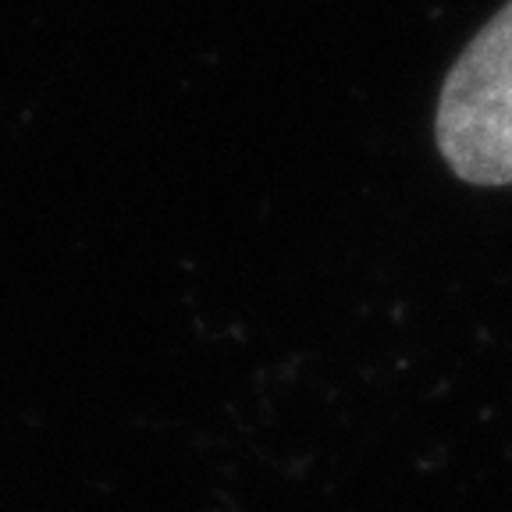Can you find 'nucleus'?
<instances>
[{"label": "nucleus", "instance_id": "obj_1", "mask_svg": "<svg viewBox=\"0 0 512 512\" xmlns=\"http://www.w3.org/2000/svg\"><path fill=\"white\" fill-rule=\"evenodd\" d=\"M434 136L470 185H512V0L456 57L438 100Z\"/></svg>", "mask_w": 512, "mask_h": 512}]
</instances>
